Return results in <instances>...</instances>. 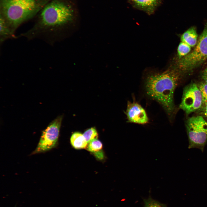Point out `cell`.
Returning a JSON list of instances; mask_svg holds the SVG:
<instances>
[{"label":"cell","instance_id":"8992f818","mask_svg":"<svg viewBox=\"0 0 207 207\" xmlns=\"http://www.w3.org/2000/svg\"><path fill=\"white\" fill-rule=\"evenodd\" d=\"M62 118V115L59 116L42 131L37 145L31 154L44 153L57 146Z\"/></svg>","mask_w":207,"mask_h":207},{"label":"cell","instance_id":"3957f363","mask_svg":"<svg viewBox=\"0 0 207 207\" xmlns=\"http://www.w3.org/2000/svg\"><path fill=\"white\" fill-rule=\"evenodd\" d=\"M37 23L24 34L31 37L47 32H53L56 28L71 20L72 12L70 7L59 0L48 3L40 11Z\"/></svg>","mask_w":207,"mask_h":207},{"label":"cell","instance_id":"4fadbf2b","mask_svg":"<svg viewBox=\"0 0 207 207\" xmlns=\"http://www.w3.org/2000/svg\"><path fill=\"white\" fill-rule=\"evenodd\" d=\"M0 16V42H1L8 38L14 37V34L3 17L1 15Z\"/></svg>","mask_w":207,"mask_h":207},{"label":"cell","instance_id":"6da1fadb","mask_svg":"<svg viewBox=\"0 0 207 207\" xmlns=\"http://www.w3.org/2000/svg\"><path fill=\"white\" fill-rule=\"evenodd\" d=\"M181 73L178 68H170L162 72L150 74L145 79L146 93L162 106L170 119L176 113L174 95Z\"/></svg>","mask_w":207,"mask_h":207},{"label":"cell","instance_id":"30bf717a","mask_svg":"<svg viewBox=\"0 0 207 207\" xmlns=\"http://www.w3.org/2000/svg\"><path fill=\"white\" fill-rule=\"evenodd\" d=\"M181 41L184 42L191 47L196 45L198 42V34L195 28L191 27L185 31L181 35Z\"/></svg>","mask_w":207,"mask_h":207},{"label":"cell","instance_id":"d6986e66","mask_svg":"<svg viewBox=\"0 0 207 207\" xmlns=\"http://www.w3.org/2000/svg\"><path fill=\"white\" fill-rule=\"evenodd\" d=\"M202 108V113L203 115L204 116L207 117V103Z\"/></svg>","mask_w":207,"mask_h":207},{"label":"cell","instance_id":"e0dca14e","mask_svg":"<svg viewBox=\"0 0 207 207\" xmlns=\"http://www.w3.org/2000/svg\"><path fill=\"white\" fill-rule=\"evenodd\" d=\"M198 86L202 96L203 101L202 107L207 103V83L202 82L199 83Z\"/></svg>","mask_w":207,"mask_h":207},{"label":"cell","instance_id":"7c38bea8","mask_svg":"<svg viewBox=\"0 0 207 207\" xmlns=\"http://www.w3.org/2000/svg\"><path fill=\"white\" fill-rule=\"evenodd\" d=\"M70 142L72 146L76 149H85L88 144L83 134L79 132H75L72 134Z\"/></svg>","mask_w":207,"mask_h":207},{"label":"cell","instance_id":"7a4b0ae2","mask_svg":"<svg viewBox=\"0 0 207 207\" xmlns=\"http://www.w3.org/2000/svg\"><path fill=\"white\" fill-rule=\"evenodd\" d=\"M49 0H1L0 15L14 33L21 24L34 16Z\"/></svg>","mask_w":207,"mask_h":207},{"label":"cell","instance_id":"2e32d148","mask_svg":"<svg viewBox=\"0 0 207 207\" xmlns=\"http://www.w3.org/2000/svg\"><path fill=\"white\" fill-rule=\"evenodd\" d=\"M143 201V207H166V204L153 199L150 196L144 199Z\"/></svg>","mask_w":207,"mask_h":207},{"label":"cell","instance_id":"277c9868","mask_svg":"<svg viewBox=\"0 0 207 207\" xmlns=\"http://www.w3.org/2000/svg\"><path fill=\"white\" fill-rule=\"evenodd\" d=\"M207 59V23L194 49L186 56L179 59L178 68L182 72L190 71Z\"/></svg>","mask_w":207,"mask_h":207},{"label":"cell","instance_id":"ffe728a7","mask_svg":"<svg viewBox=\"0 0 207 207\" xmlns=\"http://www.w3.org/2000/svg\"><path fill=\"white\" fill-rule=\"evenodd\" d=\"M128 0V1H130V0Z\"/></svg>","mask_w":207,"mask_h":207},{"label":"cell","instance_id":"ac0fdd59","mask_svg":"<svg viewBox=\"0 0 207 207\" xmlns=\"http://www.w3.org/2000/svg\"><path fill=\"white\" fill-rule=\"evenodd\" d=\"M201 77L203 82L207 83V67L202 72Z\"/></svg>","mask_w":207,"mask_h":207},{"label":"cell","instance_id":"9c48e42d","mask_svg":"<svg viewBox=\"0 0 207 207\" xmlns=\"http://www.w3.org/2000/svg\"><path fill=\"white\" fill-rule=\"evenodd\" d=\"M129 1L133 7L149 15L153 14L162 3V0H130Z\"/></svg>","mask_w":207,"mask_h":207},{"label":"cell","instance_id":"ba28073f","mask_svg":"<svg viewBox=\"0 0 207 207\" xmlns=\"http://www.w3.org/2000/svg\"><path fill=\"white\" fill-rule=\"evenodd\" d=\"M124 113L126 116L127 122L141 125L149 122V118L145 109L137 102L128 101Z\"/></svg>","mask_w":207,"mask_h":207},{"label":"cell","instance_id":"8fae6325","mask_svg":"<svg viewBox=\"0 0 207 207\" xmlns=\"http://www.w3.org/2000/svg\"><path fill=\"white\" fill-rule=\"evenodd\" d=\"M87 150L93 153L96 158L100 160L103 158L104 154L102 151L103 145L97 139L93 140L88 144Z\"/></svg>","mask_w":207,"mask_h":207},{"label":"cell","instance_id":"5bb4252c","mask_svg":"<svg viewBox=\"0 0 207 207\" xmlns=\"http://www.w3.org/2000/svg\"><path fill=\"white\" fill-rule=\"evenodd\" d=\"M191 47L186 43L181 41L177 48L178 56L181 59L188 55L190 52Z\"/></svg>","mask_w":207,"mask_h":207},{"label":"cell","instance_id":"52a82bcc","mask_svg":"<svg viewBox=\"0 0 207 207\" xmlns=\"http://www.w3.org/2000/svg\"><path fill=\"white\" fill-rule=\"evenodd\" d=\"M203 106L202 96L198 85L192 83L184 89L179 108L187 115L202 108Z\"/></svg>","mask_w":207,"mask_h":207},{"label":"cell","instance_id":"9a60e30c","mask_svg":"<svg viewBox=\"0 0 207 207\" xmlns=\"http://www.w3.org/2000/svg\"><path fill=\"white\" fill-rule=\"evenodd\" d=\"M83 134L88 143L93 140L97 139L98 137L97 132L94 127L89 129Z\"/></svg>","mask_w":207,"mask_h":207},{"label":"cell","instance_id":"44dd1931","mask_svg":"<svg viewBox=\"0 0 207 207\" xmlns=\"http://www.w3.org/2000/svg\"></svg>","mask_w":207,"mask_h":207},{"label":"cell","instance_id":"5b68a950","mask_svg":"<svg viewBox=\"0 0 207 207\" xmlns=\"http://www.w3.org/2000/svg\"><path fill=\"white\" fill-rule=\"evenodd\" d=\"M189 149L197 148L203 152L207 142V121L202 116L189 118L185 122Z\"/></svg>","mask_w":207,"mask_h":207}]
</instances>
